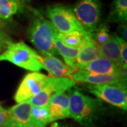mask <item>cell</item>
Instances as JSON below:
<instances>
[{"label":"cell","mask_w":127,"mask_h":127,"mask_svg":"<svg viewBox=\"0 0 127 127\" xmlns=\"http://www.w3.org/2000/svg\"><path fill=\"white\" fill-rule=\"evenodd\" d=\"M67 127V126H64V127Z\"/></svg>","instance_id":"cell-31"},{"label":"cell","mask_w":127,"mask_h":127,"mask_svg":"<svg viewBox=\"0 0 127 127\" xmlns=\"http://www.w3.org/2000/svg\"><path fill=\"white\" fill-rule=\"evenodd\" d=\"M102 57L97 45L95 43L90 35L84 42L76 58V68L82 69L88 64L95 59Z\"/></svg>","instance_id":"cell-12"},{"label":"cell","mask_w":127,"mask_h":127,"mask_svg":"<svg viewBox=\"0 0 127 127\" xmlns=\"http://www.w3.org/2000/svg\"><path fill=\"white\" fill-rule=\"evenodd\" d=\"M49 76L39 72L27 73L18 86L14 95V100L20 103L35 96L45 88Z\"/></svg>","instance_id":"cell-7"},{"label":"cell","mask_w":127,"mask_h":127,"mask_svg":"<svg viewBox=\"0 0 127 127\" xmlns=\"http://www.w3.org/2000/svg\"><path fill=\"white\" fill-rule=\"evenodd\" d=\"M53 94L54 93L50 90L45 88L39 93H37V95L32 97L31 98L28 99L26 101H28L32 106L45 107V106H48L50 98Z\"/></svg>","instance_id":"cell-21"},{"label":"cell","mask_w":127,"mask_h":127,"mask_svg":"<svg viewBox=\"0 0 127 127\" xmlns=\"http://www.w3.org/2000/svg\"><path fill=\"white\" fill-rule=\"evenodd\" d=\"M72 81L89 85L124 84L127 85V73L117 75H100L91 73L81 69H78L69 76Z\"/></svg>","instance_id":"cell-8"},{"label":"cell","mask_w":127,"mask_h":127,"mask_svg":"<svg viewBox=\"0 0 127 127\" xmlns=\"http://www.w3.org/2000/svg\"><path fill=\"white\" fill-rule=\"evenodd\" d=\"M119 32V34L122 35V37H120L122 40L127 42V24L124 23V24H121L118 28Z\"/></svg>","instance_id":"cell-25"},{"label":"cell","mask_w":127,"mask_h":127,"mask_svg":"<svg viewBox=\"0 0 127 127\" xmlns=\"http://www.w3.org/2000/svg\"><path fill=\"white\" fill-rule=\"evenodd\" d=\"M110 21L124 24L127 20V0H114L110 12Z\"/></svg>","instance_id":"cell-18"},{"label":"cell","mask_w":127,"mask_h":127,"mask_svg":"<svg viewBox=\"0 0 127 127\" xmlns=\"http://www.w3.org/2000/svg\"><path fill=\"white\" fill-rule=\"evenodd\" d=\"M51 127H58V124L57 123H53Z\"/></svg>","instance_id":"cell-30"},{"label":"cell","mask_w":127,"mask_h":127,"mask_svg":"<svg viewBox=\"0 0 127 127\" xmlns=\"http://www.w3.org/2000/svg\"><path fill=\"white\" fill-rule=\"evenodd\" d=\"M42 63L45 69L54 77H69L76 70L63 63L55 56L41 54Z\"/></svg>","instance_id":"cell-11"},{"label":"cell","mask_w":127,"mask_h":127,"mask_svg":"<svg viewBox=\"0 0 127 127\" xmlns=\"http://www.w3.org/2000/svg\"><path fill=\"white\" fill-rule=\"evenodd\" d=\"M0 40L5 41V42H10L11 41L10 40L9 37L6 34V32L1 27H0Z\"/></svg>","instance_id":"cell-26"},{"label":"cell","mask_w":127,"mask_h":127,"mask_svg":"<svg viewBox=\"0 0 127 127\" xmlns=\"http://www.w3.org/2000/svg\"><path fill=\"white\" fill-rule=\"evenodd\" d=\"M1 61L9 62L32 72L45 69L40 55L23 42H8L6 49L0 54V62Z\"/></svg>","instance_id":"cell-2"},{"label":"cell","mask_w":127,"mask_h":127,"mask_svg":"<svg viewBox=\"0 0 127 127\" xmlns=\"http://www.w3.org/2000/svg\"><path fill=\"white\" fill-rule=\"evenodd\" d=\"M119 66L124 71L127 72V42L121 38V50Z\"/></svg>","instance_id":"cell-23"},{"label":"cell","mask_w":127,"mask_h":127,"mask_svg":"<svg viewBox=\"0 0 127 127\" xmlns=\"http://www.w3.org/2000/svg\"><path fill=\"white\" fill-rule=\"evenodd\" d=\"M56 35L65 45L72 48L79 49L84 44L88 37L90 35V32L73 31L68 33H59L57 31Z\"/></svg>","instance_id":"cell-16"},{"label":"cell","mask_w":127,"mask_h":127,"mask_svg":"<svg viewBox=\"0 0 127 127\" xmlns=\"http://www.w3.org/2000/svg\"><path fill=\"white\" fill-rule=\"evenodd\" d=\"M8 42H5V41L0 40V53H1V52H2L3 50H4L6 49Z\"/></svg>","instance_id":"cell-28"},{"label":"cell","mask_w":127,"mask_h":127,"mask_svg":"<svg viewBox=\"0 0 127 127\" xmlns=\"http://www.w3.org/2000/svg\"><path fill=\"white\" fill-rule=\"evenodd\" d=\"M56 34L54 38V45L55 49L57 50L59 54L62 55L65 62V64L69 67L76 71V58L80 48H72L65 45L62 41L57 38Z\"/></svg>","instance_id":"cell-15"},{"label":"cell","mask_w":127,"mask_h":127,"mask_svg":"<svg viewBox=\"0 0 127 127\" xmlns=\"http://www.w3.org/2000/svg\"><path fill=\"white\" fill-rule=\"evenodd\" d=\"M91 36L95 43L100 46L109 40L111 35L109 34V29L106 25L100 24L95 31L91 32Z\"/></svg>","instance_id":"cell-22"},{"label":"cell","mask_w":127,"mask_h":127,"mask_svg":"<svg viewBox=\"0 0 127 127\" xmlns=\"http://www.w3.org/2000/svg\"><path fill=\"white\" fill-rule=\"evenodd\" d=\"M73 11L79 22L90 33L100 26V0H78Z\"/></svg>","instance_id":"cell-6"},{"label":"cell","mask_w":127,"mask_h":127,"mask_svg":"<svg viewBox=\"0 0 127 127\" xmlns=\"http://www.w3.org/2000/svg\"><path fill=\"white\" fill-rule=\"evenodd\" d=\"M69 93V117L83 126H91L101 108V101L76 88Z\"/></svg>","instance_id":"cell-3"},{"label":"cell","mask_w":127,"mask_h":127,"mask_svg":"<svg viewBox=\"0 0 127 127\" xmlns=\"http://www.w3.org/2000/svg\"><path fill=\"white\" fill-rule=\"evenodd\" d=\"M31 120L33 127H46L50 122L48 106L31 107Z\"/></svg>","instance_id":"cell-19"},{"label":"cell","mask_w":127,"mask_h":127,"mask_svg":"<svg viewBox=\"0 0 127 127\" xmlns=\"http://www.w3.org/2000/svg\"><path fill=\"white\" fill-rule=\"evenodd\" d=\"M88 91L98 99L117 107L127 109V87L124 84L87 85Z\"/></svg>","instance_id":"cell-5"},{"label":"cell","mask_w":127,"mask_h":127,"mask_svg":"<svg viewBox=\"0 0 127 127\" xmlns=\"http://www.w3.org/2000/svg\"><path fill=\"white\" fill-rule=\"evenodd\" d=\"M9 119L8 111L4 109L0 104V127H4L5 124Z\"/></svg>","instance_id":"cell-24"},{"label":"cell","mask_w":127,"mask_h":127,"mask_svg":"<svg viewBox=\"0 0 127 127\" xmlns=\"http://www.w3.org/2000/svg\"><path fill=\"white\" fill-rule=\"evenodd\" d=\"M32 105L28 101L17 103L8 111L9 119L23 127H33L31 120Z\"/></svg>","instance_id":"cell-13"},{"label":"cell","mask_w":127,"mask_h":127,"mask_svg":"<svg viewBox=\"0 0 127 127\" xmlns=\"http://www.w3.org/2000/svg\"><path fill=\"white\" fill-rule=\"evenodd\" d=\"M98 48L102 57L119 64L121 50L120 37L117 36V35H111L109 40L103 45L98 46Z\"/></svg>","instance_id":"cell-14"},{"label":"cell","mask_w":127,"mask_h":127,"mask_svg":"<svg viewBox=\"0 0 127 127\" xmlns=\"http://www.w3.org/2000/svg\"><path fill=\"white\" fill-rule=\"evenodd\" d=\"M0 23H1V21H0Z\"/></svg>","instance_id":"cell-32"},{"label":"cell","mask_w":127,"mask_h":127,"mask_svg":"<svg viewBox=\"0 0 127 127\" xmlns=\"http://www.w3.org/2000/svg\"><path fill=\"white\" fill-rule=\"evenodd\" d=\"M22 9L16 0H0V20H9Z\"/></svg>","instance_id":"cell-20"},{"label":"cell","mask_w":127,"mask_h":127,"mask_svg":"<svg viewBox=\"0 0 127 127\" xmlns=\"http://www.w3.org/2000/svg\"><path fill=\"white\" fill-rule=\"evenodd\" d=\"M76 85V82L68 77L49 76V81L45 88L49 89L53 93H64L69 91Z\"/></svg>","instance_id":"cell-17"},{"label":"cell","mask_w":127,"mask_h":127,"mask_svg":"<svg viewBox=\"0 0 127 127\" xmlns=\"http://www.w3.org/2000/svg\"><path fill=\"white\" fill-rule=\"evenodd\" d=\"M4 127H23L22 126H20L17 124H16L15 122H14L13 121H11L10 119L8 120V122H6V124H5Z\"/></svg>","instance_id":"cell-27"},{"label":"cell","mask_w":127,"mask_h":127,"mask_svg":"<svg viewBox=\"0 0 127 127\" xmlns=\"http://www.w3.org/2000/svg\"><path fill=\"white\" fill-rule=\"evenodd\" d=\"M56 32V29L50 21L35 11L28 26V36L41 54L54 56L58 53L54 45Z\"/></svg>","instance_id":"cell-1"},{"label":"cell","mask_w":127,"mask_h":127,"mask_svg":"<svg viewBox=\"0 0 127 127\" xmlns=\"http://www.w3.org/2000/svg\"><path fill=\"white\" fill-rule=\"evenodd\" d=\"M47 15L56 31L59 33L88 32L77 19L73 9L68 6L62 4L49 6L47 8Z\"/></svg>","instance_id":"cell-4"},{"label":"cell","mask_w":127,"mask_h":127,"mask_svg":"<svg viewBox=\"0 0 127 127\" xmlns=\"http://www.w3.org/2000/svg\"><path fill=\"white\" fill-rule=\"evenodd\" d=\"M50 121L69 117V95L66 92L54 93L48 104Z\"/></svg>","instance_id":"cell-9"},{"label":"cell","mask_w":127,"mask_h":127,"mask_svg":"<svg viewBox=\"0 0 127 127\" xmlns=\"http://www.w3.org/2000/svg\"><path fill=\"white\" fill-rule=\"evenodd\" d=\"M16 1L19 3V4L21 5V6L23 8V6H26V4L28 3L31 0H16Z\"/></svg>","instance_id":"cell-29"},{"label":"cell","mask_w":127,"mask_h":127,"mask_svg":"<svg viewBox=\"0 0 127 127\" xmlns=\"http://www.w3.org/2000/svg\"><path fill=\"white\" fill-rule=\"evenodd\" d=\"M81 70L100 75H117L127 73L121 68L119 64L104 57H100L88 64Z\"/></svg>","instance_id":"cell-10"}]
</instances>
